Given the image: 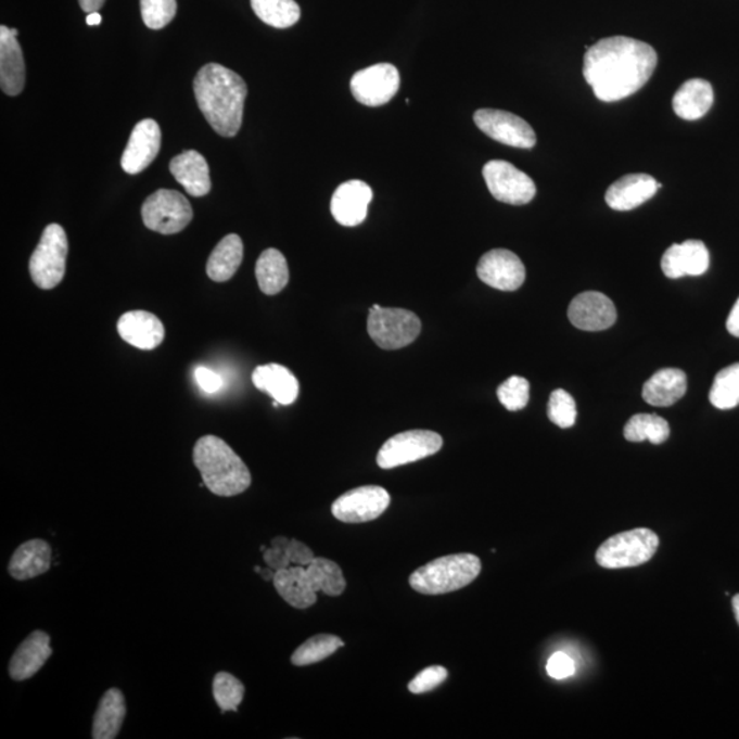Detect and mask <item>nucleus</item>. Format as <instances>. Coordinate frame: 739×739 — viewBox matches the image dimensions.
Returning a JSON list of instances; mask_svg holds the SVG:
<instances>
[{"instance_id": "obj_1", "label": "nucleus", "mask_w": 739, "mask_h": 739, "mask_svg": "<svg viewBox=\"0 0 739 739\" xmlns=\"http://www.w3.org/2000/svg\"><path fill=\"white\" fill-rule=\"evenodd\" d=\"M658 66L657 50L641 40L613 36L588 47L584 77L602 102L634 95L651 80Z\"/></svg>"}, {"instance_id": "obj_2", "label": "nucleus", "mask_w": 739, "mask_h": 739, "mask_svg": "<svg viewBox=\"0 0 739 739\" xmlns=\"http://www.w3.org/2000/svg\"><path fill=\"white\" fill-rule=\"evenodd\" d=\"M193 91L199 109L224 138H234L243 124L249 88L238 73L222 65L208 64L198 72Z\"/></svg>"}, {"instance_id": "obj_3", "label": "nucleus", "mask_w": 739, "mask_h": 739, "mask_svg": "<svg viewBox=\"0 0 739 739\" xmlns=\"http://www.w3.org/2000/svg\"><path fill=\"white\" fill-rule=\"evenodd\" d=\"M193 463L201 471L204 486L214 495L232 497L251 486V473L240 456L222 438L204 436L193 448Z\"/></svg>"}, {"instance_id": "obj_4", "label": "nucleus", "mask_w": 739, "mask_h": 739, "mask_svg": "<svg viewBox=\"0 0 739 739\" xmlns=\"http://www.w3.org/2000/svg\"><path fill=\"white\" fill-rule=\"evenodd\" d=\"M481 570V560L475 555H449L418 569L410 576V585L421 595L450 594L473 584L479 578Z\"/></svg>"}, {"instance_id": "obj_5", "label": "nucleus", "mask_w": 739, "mask_h": 739, "mask_svg": "<svg viewBox=\"0 0 739 739\" xmlns=\"http://www.w3.org/2000/svg\"><path fill=\"white\" fill-rule=\"evenodd\" d=\"M659 544V536L651 528H634L602 543L597 549L596 562L608 570L638 568L657 555Z\"/></svg>"}, {"instance_id": "obj_6", "label": "nucleus", "mask_w": 739, "mask_h": 739, "mask_svg": "<svg viewBox=\"0 0 739 739\" xmlns=\"http://www.w3.org/2000/svg\"><path fill=\"white\" fill-rule=\"evenodd\" d=\"M421 330V319L405 308H384L380 304L370 308L367 332L382 349L405 348L416 342Z\"/></svg>"}, {"instance_id": "obj_7", "label": "nucleus", "mask_w": 739, "mask_h": 739, "mask_svg": "<svg viewBox=\"0 0 739 739\" xmlns=\"http://www.w3.org/2000/svg\"><path fill=\"white\" fill-rule=\"evenodd\" d=\"M67 251L65 229L58 224L49 225L29 260L30 277L40 290H52L64 280Z\"/></svg>"}, {"instance_id": "obj_8", "label": "nucleus", "mask_w": 739, "mask_h": 739, "mask_svg": "<svg viewBox=\"0 0 739 739\" xmlns=\"http://www.w3.org/2000/svg\"><path fill=\"white\" fill-rule=\"evenodd\" d=\"M146 228L161 234H176L186 229L193 218L188 199L180 192L160 190L152 193L141 207Z\"/></svg>"}, {"instance_id": "obj_9", "label": "nucleus", "mask_w": 739, "mask_h": 739, "mask_svg": "<svg viewBox=\"0 0 739 739\" xmlns=\"http://www.w3.org/2000/svg\"><path fill=\"white\" fill-rule=\"evenodd\" d=\"M443 448V437L430 430H410L398 433L382 445L377 455V464L391 470L398 466L429 458Z\"/></svg>"}, {"instance_id": "obj_10", "label": "nucleus", "mask_w": 739, "mask_h": 739, "mask_svg": "<svg viewBox=\"0 0 739 739\" xmlns=\"http://www.w3.org/2000/svg\"><path fill=\"white\" fill-rule=\"evenodd\" d=\"M487 190L496 201L523 206L536 196V183L531 177L517 169L510 162L490 161L482 169Z\"/></svg>"}, {"instance_id": "obj_11", "label": "nucleus", "mask_w": 739, "mask_h": 739, "mask_svg": "<svg viewBox=\"0 0 739 739\" xmlns=\"http://www.w3.org/2000/svg\"><path fill=\"white\" fill-rule=\"evenodd\" d=\"M474 123L482 132L501 144L531 150L537 143V136L531 124L502 110H479L474 114Z\"/></svg>"}, {"instance_id": "obj_12", "label": "nucleus", "mask_w": 739, "mask_h": 739, "mask_svg": "<svg viewBox=\"0 0 739 739\" xmlns=\"http://www.w3.org/2000/svg\"><path fill=\"white\" fill-rule=\"evenodd\" d=\"M391 505V495L384 487L369 485L345 492L333 502L332 513L344 523H366L380 518Z\"/></svg>"}, {"instance_id": "obj_13", "label": "nucleus", "mask_w": 739, "mask_h": 739, "mask_svg": "<svg viewBox=\"0 0 739 739\" xmlns=\"http://www.w3.org/2000/svg\"><path fill=\"white\" fill-rule=\"evenodd\" d=\"M400 88V75L396 66L379 64L355 73L351 80V92L365 106H384L395 98Z\"/></svg>"}, {"instance_id": "obj_14", "label": "nucleus", "mask_w": 739, "mask_h": 739, "mask_svg": "<svg viewBox=\"0 0 739 739\" xmlns=\"http://www.w3.org/2000/svg\"><path fill=\"white\" fill-rule=\"evenodd\" d=\"M476 275L486 285L502 292L517 291L526 280L525 265L519 256L502 249L492 250L482 256Z\"/></svg>"}, {"instance_id": "obj_15", "label": "nucleus", "mask_w": 739, "mask_h": 739, "mask_svg": "<svg viewBox=\"0 0 739 739\" xmlns=\"http://www.w3.org/2000/svg\"><path fill=\"white\" fill-rule=\"evenodd\" d=\"M615 304L604 293L584 292L573 298L569 307V319L576 329L586 332H601L616 322Z\"/></svg>"}, {"instance_id": "obj_16", "label": "nucleus", "mask_w": 739, "mask_h": 739, "mask_svg": "<svg viewBox=\"0 0 739 739\" xmlns=\"http://www.w3.org/2000/svg\"><path fill=\"white\" fill-rule=\"evenodd\" d=\"M162 133L158 123L154 119H143L130 135L125 149L120 166L128 175H139L155 161L161 151Z\"/></svg>"}, {"instance_id": "obj_17", "label": "nucleus", "mask_w": 739, "mask_h": 739, "mask_svg": "<svg viewBox=\"0 0 739 739\" xmlns=\"http://www.w3.org/2000/svg\"><path fill=\"white\" fill-rule=\"evenodd\" d=\"M371 199H373V191L369 183L351 180L335 190L330 209L335 221L343 227H358L367 217Z\"/></svg>"}, {"instance_id": "obj_18", "label": "nucleus", "mask_w": 739, "mask_h": 739, "mask_svg": "<svg viewBox=\"0 0 739 739\" xmlns=\"http://www.w3.org/2000/svg\"><path fill=\"white\" fill-rule=\"evenodd\" d=\"M710 251L700 240H688L683 244H673L662 258V270L671 280L685 276H702L710 269Z\"/></svg>"}, {"instance_id": "obj_19", "label": "nucleus", "mask_w": 739, "mask_h": 739, "mask_svg": "<svg viewBox=\"0 0 739 739\" xmlns=\"http://www.w3.org/2000/svg\"><path fill=\"white\" fill-rule=\"evenodd\" d=\"M660 188L662 183L654 180L652 176L644 175V173L627 175L608 188L606 202L616 212H630L657 195Z\"/></svg>"}, {"instance_id": "obj_20", "label": "nucleus", "mask_w": 739, "mask_h": 739, "mask_svg": "<svg viewBox=\"0 0 739 739\" xmlns=\"http://www.w3.org/2000/svg\"><path fill=\"white\" fill-rule=\"evenodd\" d=\"M17 36V29L0 26V86L9 97L20 95L25 87V61Z\"/></svg>"}, {"instance_id": "obj_21", "label": "nucleus", "mask_w": 739, "mask_h": 739, "mask_svg": "<svg viewBox=\"0 0 739 739\" xmlns=\"http://www.w3.org/2000/svg\"><path fill=\"white\" fill-rule=\"evenodd\" d=\"M51 638L43 630H36L21 642L9 663V674L15 683L33 678L51 658Z\"/></svg>"}, {"instance_id": "obj_22", "label": "nucleus", "mask_w": 739, "mask_h": 739, "mask_svg": "<svg viewBox=\"0 0 739 739\" xmlns=\"http://www.w3.org/2000/svg\"><path fill=\"white\" fill-rule=\"evenodd\" d=\"M117 329L124 342L139 349L151 351L160 347L165 339L164 323L149 311L125 313L119 318Z\"/></svg>"}, {"instance_id": "obj_23", "label": "nucleus", "mask_w": 739, "mask_h": 739, "mask_svg": "<svg viewBox=\"0 0 739 739\" xmlns=\"http://www.w3.org/2000/svg\"><path fill=\"white\" fill-rule=\"evenodd\" d=\"M51 545L34 538L21 544L9 563V574L17 581H28L43 575L51 568Z\"/></svg>"}, {"instance_id": "obj_24", "label": "nucleus", "mask_w": 739, "mask_h": 739, "mask_svg": "<svg viewBox=\"0 0 739 739\" xmlns=\"http://www.w3.org/2000/svg\"><path fill=\"white\" fill-rule=\"evenodd\" d=\"M170 173L192 196H206L212 191L207 161L198 151H186L175 156L170 162Z\"/></svg>"}, {"instance_id": "obj_25", "label": "nucleus", "mask_w": 739, "mask_h": 739, "mask_svg": "<svg viewBox=\"0 0 739 739\" xmlns=\"http://www.w3.org/2000/svg\"><path fill=\"white\" fill-rule=\"evenodd\" d=\"M272 584L277 594L297 610H307L318 600L317 591L313 589L308 579L307 569L303 565H293V568L291 565V568L276 571Z\"/></svg>"}, {"instance_id": "obj_26", "label": "nucleus", "mask_w": 739, "mask_h": 739, "mask_svg": "<svg viewBox=\"0 0 739 739\" xmlns=\"http://www.w3.org/2000/svg\"><path fill=\"white\" fill-rule=\"evenodd\" d=\"M253 382L259 391L267 393L281 406H290L298 396V381L286 367L270 364L256 367Z\"/></svg>"}, {"instance_id": "obj_27", "label": "nucleus", "mask_w": 739, "mask_h": 739, "mask_svg": "<svg viewBox=\"0 0 739 739\" xmlns=\"http://www.w3.org/2000/svg\"><path fill=\"white\" fill-rule=\"evenodd\" d=\"M688 391V377L679 369H662L645 382L644 400L654 407H670Z\"/></svg>"}, {"instance_id": "obj_28", "label": "nucleus", "mask_w": 739, "mask_h": 739, "mask_svg": "<svg viewBox=\"0 0 739 739\" xmlns=\"http://www.w3.org/2000/svg\"><path fill=\"white\" fill-rule=\"evenodd\" d=\"M714 104V88L711 82L693 78L684 82L673 99V109L679 118L696 120L704 117Z\"/></svg>"}, {"instance_id": "obj_29", "label": "nucleus", "mask_w": 739, "mask_h": 739, "mask_svg": "<svg viewBox=\"0 0 739 739\" xmlns=\"http://www.w3.org/2000/svg\"><path fill=\"white\" fill-rule=\"evenodd\" d=\"M125 716H127V702H125L123 691L117 688L109 689L99 701L95 715H93L92 738H117Z\"/></svg>"}, {"instance_id": "obj_30", "label": "nucleus", "mask_w": 739, "mask_h": 739, "mask_svg": "<svg viewBox=\"0 0 739 739\" xmlns=\"http://www.w3.org/2000/svg\"><path fill=\"white\" fill-rule=\"evenodd\" d=\"M243 240L238 234H228L215 246L207 262V275L215 282L232 279L243 262Z\"/></svg>"}, {"instance_id": "obj_31", "label": "nucleus", "mask_w": 739, "mask_h": 739, "mask_svg": "<svg viewBox=\"0 0 739 739\" xmlns=\"http://www.w3.org/2000/svg\"><path fill=\"white\" fill-rule=\"evenodd\" d=\"M255 275L260 291L266 295H277L290 282V267H288L285 256L275 249L262 253L256 262Z\"/></svg>"}, {"instance_id": "obj_32", "label": "nucleus", "mask_w": 739, "mask_h": 739, "mask_svg": "<svg viewBox=\"0 0 739 739\" xmlns=\"http://www.w3.org/2000/svg\"><path fill=\"white\" fill-rule=\"evenodd\" d=\"M307 575L310 579L313 589L322 591L323 595L337 597L344 594L347 588V581L343 575V570L337 563L324 558H316L310 565H307Z\"/></svg>"}, {"instance_id": "obj_33", "label": "nucleus", "mask_w": 739, "mask_h": 739, "mask_svg": "<svg viewBox=\"0 0 739 739\" xmlns=\"http://www.w3.org/2000/svg\"><path fill=\"white\" fill-rule=\"evenodd\" d=\"M625 438L630 443H642L645 439L654 445L667 442L670 424L664 418L654 413H637L625 426Z\"/></svg>"}, {"instance_id": "obj_34", "label": "nucleus", "mask_w": 739, "mask_h": 739, "mask_svg": "<svg viewBox=\"0 0 739 739\" xmlns=\"http://www.w3.org/2000/svg\"><path fill=\"white\" fill-rule=\"evenodd\" d=\"M254 13L272 28H291L301 20V8L295 0H251Z\"/></svg>"}, {"instance_id": "obj_35", "label": "nucleus", "mask_w": 739, "mask_h": 739, "mask_svg": "<svg viewBox=\"0 0 739 739\" xmlns=\"http://www.w3.org/2000/svg\"><path fill=\"white\" fill-rule=\"evenodd\" d=\"M344 641L337 636H332V634H318L308 638L306 642L302 644L301 647L293 652L291 657V662L297 667H304V665L316 664L322 662V660L332 657L335 651L344 647Z\"/></svg>"}, {"instance_id": "obj_36", "label": "nucleus", "mask_w": 739, "mask_h": 739, "mask_svg": "<svg viewBox=\"0 0 739 739\" xmlns=\"http://www.w3.org/2000/svg\"><path fill=\"white\" fill-rule=\"evenodd\" d=\"M710 400L719 410H731L739 406V364L728 366L716 374Z\"/></svg>"}, {"instance_id": "obj_37", "label": "nucleus", "mask_w": 739, "mask_h": 739, "mask_svg": "<svg viewBox=\"0 0 739 739\" xmlns=\"http://www.w3.org/2000/svg\"><path fill=\"white\" fill-rule=\"evenodd\" d=\"M244 685L234 675L221 671L214 676L213 696L222 712L238 711L241 701L244 699Z\"/></svg>"}, {"instance_id": "obj_38", "label": "nucleus", "mask_w": 739, "mask_h": 739, "mask_svg": "<svg viewBox=\"0 0 739 739\" xmlns=\"http://www.w3.org/2000/svg\"><path fill=\"white\" fill-rule=\"evenodd\" d=\"M497 397L508 411H521L531 398V384L523 377H510L497 390Z\"/></svg>"}, {"instance_id": "obj_39", "label": "nucleus", "mask_w": 739, "mask_h": 739, "mask_svg": "<svg viewBox=\"0 0 739 739\" xmlns=\"http://www.w3.org/2000/svg\"><path fill=\"white\" fill-rule=\"evenodd\" d=\"M576 405L569 392L557 390L552 392L548 403L549 421L562 429L573 428L576 421Z\"/></svg>"}, {"instance_id": "obj_40", "label": "nucleus", "mask_w": 739, "mask_h": 739, "mask_svg": "<svg viewBox=\"0 0 739 739\" xmlns=\"http://www.w3.org/2000/svg\"><path fill=\"white\" fill-rule=\"evenodd\" d=\"M141 17L150 29H164L177 13V0H140Z\"/></svg>"}, {"instance_id": "obj_41", "label": "nucleus", "mask_w": 739, "mask_h": 739, "mask_svg": "<svg viewBox=\"0 0 739 739\" xmlns=\"http://www.w3.org/2000/svg\"><path fill=\"white\" fill-rule=\"evenodd\" d=\"M447 678V668L442 667V665H432V667L424 668L411 680L408 690L413 695L428 693V691L436 689Z\"/></svg>"}, {"instance_id": "obj_42", "label": "nucleus", "mask_w": 739, "mask_h": 739, "mask_svg": "<svg viewBox=\"0 0 739 739\" xmlns=\"http://www.w3.org/2000/svg\"><path fill=\"white\" fill-rule=\"evenodd\" d=\"M547 673L550 678L562 680L575 674L573 659L563 652L553 653L547 663Z\"/></svg>"}, {"instance_id": "obj_43", "label": "nucleus", "mask_w": 739, "mask_h": 739, "mask_svg": "<svg viewBox=\"0 0 739 739\" xmlns=\"http://www.w3.org/2000/svg\"><path fill=\"white\" fill-rule=\"evenodd\" d=\"M286 552L292 564L303 565V568H307V565H310L314 562V559H316L311 548H308L306 544L297 541V539H291Z\"/></svg>"}, {"instance_id": "obj_44", "label": "nucleus", "mask_w": 739, "mask_h": 739, "mask_svg": "<svg viewBox=\"0 0 739 739\" xmlns=\"http://www.w3.org/2000/svg\"><path fill=\"white\" fill-rule=\"evenodd\" d=\"M195 380L198 385L206 393H217L218 391H221L224 386L222 377L214 373V371L207 369V367H198L195 370Z\"/></svg>"}, {"instance_id": "obj_45", "label": "nucleus", "mask_w": 739, "mask_h": 739, "mask_svg": "<svg viewBox=\"0 0 739 739\" xmlns=\"http://www.w3.org/2000/svg\"><path fill=\"white\" fill-rule=\"evenodd\" d=\"M264 560L267 568L275 571L291 568V559L288 557L286 548L271 547L266 548L264 552Z\"/></svg>"}, {"instance_id": "obj_46", "label": "nucleus", "mask_w": 739, "mask_h": 739, "mask_svg": "<svg viewBox=\"0 0 739 739\" xmlns=\"http://www.w3.org/2000/svg\"><path fill=\"white\" fill-rule=\"evenodd\" d=\"M726 328L728 333L739 339V297L727 318Z\"/></svg>"}, {"instance_id": "obj_47", "label": "nucleus", "mask_w": 739, "mask_h": 739, "mask_svg": "<svg viewBox=\"0 0 739 739\" xmlns=\"http://www.w3.org/2000/svg\"><path fill=\"white\" fill-rule=\"evenodd\" d=\"M78 2H80L82 12L89 14L99 12V10L103 8V4L106 2V0H78Z\"/></svg>"}, {"instance_id": "obj_48", "label": "nucleus", "mask_w": 739, "mask_h": 739, "mask_svg": "<svg viewBox=\"0 0 739 739\" xmlns=\"http://www.w3.org/2000/svg\"><path fill=\"white\" fill-rule=\"evenodd\" d=\"M256 573L262 575V578L265 581H272L275 579L276 571L267 568L266 570H262L260 568H255Z\"/></svg>"}, {"instance_id": "obj_49", "label": "nucleus", "mask_w": 739, "mask_h": 739, "mask_svg": "<svg viewBox=\"0 0 739 739\" xmlns=\"http://www.w3.org/2000/svg\"><path fill=\"white\" fill-rule=\"evenodd\" d=\"M102 23V15L99 14L98 12L95 13H89L87 15V24L89 26H97Z\"/></svg>"}, {"instance_id": "obj_50", "label": "nucleus", "mask_w": 739, "mask_h": 739, "mask_svg": "<svg viewBox=\"0 0 739 739\" xmlns=\"http://www.w3.org/2000/svg\"><path fill=\"white\" fill-rule=\"evenodd\" d=\"M732 611L739 625V594L732 597Z\"/></svg>"}]
</instances>
